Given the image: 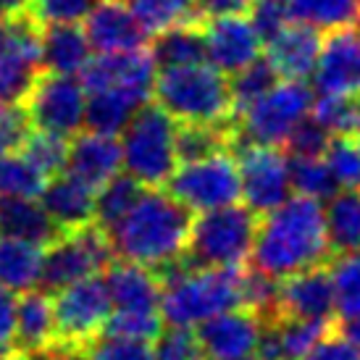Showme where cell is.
Wrapping results in <instances>:
<instances>
[{"label":"cell","mask_w":360,"mask_h":360,"mask_svg":"<svg viewBox=\"0 0 360 360\" xmlns=\"http://www.w3.org/2000/svg\"><path fill=\"white\" fill-rule=\"evenodd\" d=\"M30 360H77V352H69V350H60V347H51V350L40 352V355H34Z\"/></svg>","instance_id":"53"},{"label":"cell","mask_w":360,"mask_h":360,"mask_svg":"<svg viewBox=\"0 0 360 360\" xmlns=\"http://www.w3.org/2000/svg\"><path fill=\"white\" fill-rule=\"evenodd\" d=\"M155 60L150 51H127V53H98L79 71V82L84 92L95 90H121L129 92L140 101L153 98V82H155Z\"/></svg>","instance_id":"13"},{"label":"cell","mask_w":360,"mask_h":360,"mask_svg":"<svg viewBox=\"0 0 360 360\" xmlns=\"http://www.w3.org/2000/svg\"><path fill=\"white\" fill-rule=\"evenodd\" d=\"M32 134V121L21 103L0 105V153H19Z\"/></svg>","instance_id":"46"},{"label":"cell","mask_w":360,"mask_h":360,"mask_svg":"<svg viewBox=\"0 0 360 360\" xmlns=\"http://www.w3.org/2000/svg\"><path fill=\"white\" fill-rule=\"evenodd\" d=\"M37 200L58 231L95 224V190L77 176H71L69 171H60L45 181Z\"/></svg>","instance_id":"19"},{"label":"cell","mask_w":360,"mask_h":360,"mask_svg":"<svg viewBox=\"0 0 360 360\" xmlns=\"http://www.w3.org/2000/svg\"><path fill=\"white\" fill-rule=\"evenodd\" d=\"M148 51H150L153 60H155V69H171V66L205 60L200 19L174 24L169 30L158 32Z\"/></svg>","instance_id":"28"},{"label":"cell","mask_w":360,"mask_h":360,"mask_svg":"<svg viewBox=\"0 0 360 360\" xmlns=\"http://www.w3.org/2000/svg\"><path fill=\"white\" fill-rule=\"evenodd\" d=\"M331 137H334V134H329V131L323 129L313 116H308V119H302L300 124L292 129V134L287 137V142H284L281 148H284L287 155H297V158H321Z\"/></svg>","instance_id":"45"},{"label":"cell","mask_w":360,"mask_h":360,"mask_svg":"<svg viewBox=\"0 0 360 360\" xmlns=\"http://www.w3.org/2000/svg\"><path fill=\"white\" fill-rule=\"evenodd\" d=\"M192 210L160 187H145L137 202L105 234L119 260L140 263L155 274L184 260Z\"/></svg>","instance_id":"2"},{"label":"cell","mask_w":360,"mask_h":360,"mask_svg":"<svg viewBox=\"0 0 360 360\" xmlns=\"http://www.w3.org/2000/svg\"><path fill=\"white\" fill-rule=\"evenodd\" d=\"M276 82H279V74L271 69V63L263 56L255 58L252 63H248L237 74H231L229 87H231V101H234V116L240 110L248 108L250 103L258 101L260 95H266Z\"/></svg>","instance_id":"36"},{"label":"cell","mask_w":360,"mask_h":360,"mask_svg":"<svg viewBox=\"0 0 360 360\" xmlns=\"http://www.w3.org/2000/svg\"><path fill=\"white\" fill-rule=\"evenodd\" d=\"M145 190L140 181L131 179L129 174H116L105 184L95 190V224L103 231H108L127 210L137 202L140 192Z\"/></svg>","instance_id":"33"},{"label":"cell","mask_w":360,"mask_h":360,"mask_svg":"<svg viewBox=\"0 0 360 360\" xmlns=\"http://www.w3.org/2000/svg\"><path fill=\"white\" fill-rule=\"evenodd\" d=\"M334 321V287L326 266L284 276L276 292V319Z\"/></svg>","instance_id":"18"},{"label":"cell","mask_w":360,"mask_h":360,"mask_svg":"<svg viewBox=\"0 0 360 360\" xmlns=\"http://www.w3.org/2000/svg\"><path fill=\"white\" fill-rule=\"evenodd\" d=\"M0 234L48 245L58 229L37 198H0Z\"/></svg>","instance_id":"27"},{"label":"cell","mask_w":360,"mask_h":360,"mask_svg":"<svg viewBox=\"0 0 360 360\" xmlns=\"http://www.w3.org/2000/svg\"><path fill=\"white\" fill-rule=\"evenodd\" d=\"M334 287V316L358 319L360 316V250L340 252L329 266Z\"/></svg>","instance_id":"32"},{"label":"cell","mask_w":360,"mask_h":360,"mask_svg":"<svg viewBox=\"0 0 360 360\" xmlns=\"http://www.w3.org/2000/svg\"><path fill=\"white\" fill-rule=\"evenodd\" d=\"M21 155L30 160L34 169L40 171L45 179H51L56 174L66 169V155H69V140L51 134V131L32 129L27 142L21 145Z\"/></svg>","instance_id":"37"},{"label":"cell","mask_w":360,"mask_h":360,"mask_svg":"<svg viewBox=\"0 0 360 360\" xmlns=\"http://www.w3.org/2000/svg\"><path fill=\"white\" fill-rule=\"evenodd\" d=\"M160 331H163V319L158 310H110L103 334L153 342Z\"/></svg>","instance_id":"41"},{"label":"cell","mask_w":360,"mask_h":360,"mask_svg":"<svg viewBox=\"0 0 360 360\" xmlns=\"http://www.w3.org/2000/svg\"><path fill=\"white\" fill-rule=\"evenodd\" d=\"M0 360H30V358L16 350H8V352H0Z\"/></svg>","instance_id":"55"},{"label":"cell","mask_w":360,"mask_h":360,"mask_svg":"<svg viewBox=\"0 0 360 360\" xmlns=\"http://www.w3.org/2000/svg\"><path fill=\"white\" fill-rule=\"evenodd\" d=\"M234 148V121L231 124H176V158L179 163L205 158L210 153Z\"/></svg>","instance_id":"31"},{"label":"cell","mask_w":360,"mask_h":360,"mask_svg":"<svg viewBox=\"0 0 360 360\" xmlns=\"http://www.w3.org/2000/svg\"><path fill=\"white\" fill-rule=\"evenodd\" d=\"M45 181L21 153H0V198H37Z\"/></svg>","instance_id":"35"},{"label":"cell","mask_w":360,"mask_h":360,"mask_svg":"<svg viewBox=\"0 0 360 360\" xmlns=\"http://www.w3.org/2000/svg\"><path fill=\"white\" fill-rule=\"evenodd\" d=\"M292 21H302L319 32L360 24V0H287Z\"/></svg>","instance_id":"30"},{"label":"cell","mask_w":360,"mask_h":360,"mask_svg":"<svg viewBox=\"0 0 360 360\" xmlns=\"http://www.w3.org/2000/svg\"><path fill=\"white\" fill-rule=\"evenodd\" d=\"M166 187L171 198H176L192 213L226 208L242 200L237 158L229 150L176 163Z\"/></svg>","instance_id":"8"},{"label":"cell","mask_w":360,"mask_h":360,"mask_svg":"<svg viewBox=\"0 0 360 360\" xmlns=\"http://www.w3.org/2000/svg\"><path fill=\"white\" fill-rule=\"evenodd\" d=\"M6 37H8V19L0 16V53L6 51Z\"/></svg>","instance_id":"54"},{"label":"cell","mask_w":360,"mask_h":360,"mask_svg":"<svg viewBox=\"0 0 360 360\" xmlns=\"http://www.w3.org/2000/svg\"><path fill=\"white\" fill-rule=\"evenodd\" d=\"M310 116L329 134H352L360 119V101L345 95H319L313 98Z\"/></svg>","instance_id":"39"},{"label":"cell","mask_w":360,"mask_h":360,"mask_svg":"<svg viewBox=\"0 0 360 360\" xmlns=\"http://www.w3.org/2000/svg\"><path fill=\"white\" fill-rule=\"evenodd\" d=\"M252 0H195V13L198 19H213V16H234V13H248Z\"/></svg>","instance_id":"50"},{"label":"cell","mask_w":360,"mask_h":360,"mask_svg":"<svg viewBox=\"0 0 360 360\" xmlns=\"http://www.w3.org/2000/svg\"><path fill=\"white\" fill-rule=\"evenodd\" d=\"M103 279L110 295V310H158L163 281L153 269L116 258L103 271Z\"/></svg>","instance_id":"23"},{"label":"cell","mask_w":360,"mask_h":360,"mask_svg":"<svg viewBox=\"0 0 360 360\" xmlns=\"http://www.w3.org/2000/svg\"><path fill=\"white\" fill-rule=\"evenodd\" d=\"M240 274L242 266H190L187 260L160 271L163 290L158 310L163 323L198 329L202 321L240 308Z\"/></svg>","instance_id":"3"},{"label":"cell","mask_w":360,"mask_h":360,"mask_svg":"<svg viewBox=\"0 0 360 360\" xmlns=\"http://www.w3.org/2000/svg\"><path fill=\"white\" fill-rule=\"evenodd\" d=\"M71 176L90 184L98 190L101 184L116 176L121 171V148L119 140L110 134L98 131H77L69 137V155H66V169Z\"/></svg>","instance_id":"21"},{"label":"cell","mask_w":360,"mask_h":360,"mask_svg":"<svg viewBox=\"0 0 360 360\" xmlns=\"http://www.w3.org/2000/svg\"><path fill=\"white\" fill-rule=\"evenodd\" d=\"M56 345V316H53L51 292L27 290L16 297V326H13V350L34 358Z\"/></svg>","instance_id":"22"},{"label":"cell","mask_w":360,"mask_h":360,"mask_svg":"<svg viewBox=\"0 0 360 360\" xmlns=\"http://www.w3.org/2000/svg\"><path fill=\"white\" fill-rule=\"evenodd\" d=\"M313 90L305 79H279L266 95L234 116V142L284 145L292 129L310 116Z\"/></svg>","instance_id":"7"},{"label":"cell","mask_w":360,"mask_h":360,"mask_svg":"<svg viewBox=\"0 0 360 360\" xmlns=\"http://www.w3.org/2000/svg\"><path fill=\"white\" fill-rule=\"evenodd\" d=\"M200 30L205 60L224 71L226 77L237 74L248 63L263 56V37L252 27L248 13L200 19Z\"/></svg>","instance_id":"15"},{"label":"cell","mask_w":360,"mask_h":360,"mask_svg":"<svg viewBox=\"0 0 360 360\" xmlns=\"http://www.w3.org/2000/svg\"><path fill=\"white\" fill-rule=\"evenodd\" d=\"M82 30L92 51L127 53L148 48V32L124 0H98L84 16Z\"/></svg>","instance_id":"17"},{"label":"cell","mask_w":360,"mask_h":360,"mask_svg":"<svg viewBox=\"0 0 360 360\" xmlns=\"http://www.w3.org/2000/svg\"><path fill=\"white\" fill-rule=\"evenodd\" d=\"M248 19L252 21V27L258 30V34L266 42L279 30H284L292 21V16L287 0H252L250 11H248Z\"/></svg>","instance_id":"47"},{"label":"cell","mask_w":360,"mask_h":360,"mask_svg":"<svg viewBox=\"0 0 360 360\" xmlns=\"http://www.w3.org/2000/svg\"><path fill=\"white\" fill-rule=\"evenodd\" d=\"M56 316V345L60 350L79 352L90 340L103 334L110 316V295L103 274L66 284L51 292Z\"/></svg>","instance_id":"10"},{"label":"cell","mask_w":360,"mask_h":360,"mask_svg":"<svg viewBox=\"0 0 360 360\" xmlns=\"http://www.w3.org/2000/svg\"><path fill=\"white\" fill-rule=\"evenodd\" d=\"M121 169L142 187H163L176 169V121L155 101L134 110L121 129Z\"/></svg>","instance_id":"5"},{"label":"cell","mask_w":360,"mask_h":360,"mask_svg":"<svg viewBox=\"0 0 360 360\" xmlns=\"http://www.w3.org/2000/svg\"><path fill=\"white\" fill-rule=\"evenodd\" d=\"M319 95H345L360 101V24L326 32L313 66Z\"/></svg>","instance_id":"14"},{"label":"cell","mask_w":360,"mask_h":360,"mask_svg":"<svg viewBox=\"0 0 360 360\" xmlns=\"http://www.w3.org/2000/svg\"><path fill=\"white\" fill-rule=\"evenodd\" d=\"M153 101L176 124H231L229 77L208 60L158 69L153 82Z\"/></svg>","instance_id":"4"},{"label":"cell","mask_w":360,"mask_h":360,"mask_svg":"<svg viewBox=\"0 0 360 360\" xmlns=\"http://www.w3.org/2000/svg\"><path fill=\"white\" fill-rule=\"evenodd\" d=\"M30 11V0H0V16L3 19H13L19 13Z\"/></svg>","instance_id":"52"},{"label":"cell","mask_w":360,"mask_h":360,"mask_svg":"<svg viewBox=\"0 0 360 360\" xmlns=\"http://www.w3.org/2000/svg\"><path fill=\"white\" fill-rule=\"evenodd\" d=\"M334 329L340 331L342 337L360 352V316L358 319H342L340 323H334Z\"/></svg>","instance_id":"51"},{"label":"cell","mask_w":360,"mask_h":360,"mask_svg":"<svg viewBox=\"0 0 360 360\" xmlns=\"http://www.w3.org/2000/svg\"><path fill=\"white\" fill-rule=\"evenodd\" d=\"M145 105V101L134 98L129 92L121 90H95L87 92V105H84V127L98 134L116 137L121 129L129 124L134 110Z\"/></svg>","instance_id":"29"},{"label":"cell","mask_w":360,"mask_h":360,"mask_svg":"<svg viewBox=\"0 0 360 360\" xmlns=\"http://www.w3.org/2000/svg\"><path fill=\"white\" fill-rule=\"evenodd\" d=\"M263 319L248 308L224 310L195 329L205 360H248L258 355Z\"/></svg>","instance_id":"16"},{"label":"cell","mask_w":360,"mask_h":360,"mask_svg":"<svg viewBox=\"0 0 360 360\" xmlns=\"http://www.w3.org/2000/svg\"><path fill=\"white\" fill-rule=\"evenodd\" d=\"M77 360H153V342L98 334L77 352Z\"/></svg>","instance_id":"42"},{"label":"cell","mask_w":360,"mask_h":360,"mask_svg":"<svg viewBox=\"0 0 360 360\" xmlns=\"http://www.w3.org/2000/svg\"><path fill=\"white\" fill-rule=\"evenodd\" d=\"M331 258L321 200L295 195L258 219L250 260L252 269L269 274L271 279L326 266Z\"/></svg>","instance_id":"1"},{"label":"cell","mask_w":360,"mask_h":360,"mask_svg":"<svg viewBox=\"0 0 360 360\" xmlns=\"http://www.w3.org/2000/svg\"><path fill=\"white\" fill-rule=\"evenodd\" d=\"M350 137L355 140V145H358V150H360V119H358V124H355V129H352Z\"/></svg>","instance_id":"56"},{"label":"cell","mask_w":360,"mask_h":360,"mask_svg":"<svg viewBox=\"0 0 360 360\" xmlns=\"http://www.w3.org/2000/svg\"><path fill=\"white\" fill-rule=\"evenodd\" d=\"M148 34L169 30L174 24L198 19L195 0H124Z\"/></svg>","instance_id":"34"},{"label":"cell","mask_w":360,"mask_h":360,"mask_svg":"<svg viewBox=\"0 0 360 360\" xmlns=\"http://www.w3.org/2000/svg\"><path fill=\"white\" fill-rule=\"evenodd\" d=\"M98 0H30V13L37 24H79Z\"/></svg>","instance_id":"44"},{"label":"cell","mask_w":360,"mask_h":360,"mask_svg":"<svg viewBox=\"0 0 360 360\" xmlns=\"http://www.w3.org/2000/svg\"><path fill=\"white\" fill-rule=\"evenodd\" d=\"M45 245L0 234V287L21 295L40 287Z\"/></svg>","instance_id":"25"},{"label":"cell","mask_w":360,"mask_h":360,"mask_svg":"<svg viewBox=\"0 0 360 360\" xmlns=\"http://www.w3.org/2000/svg\"><path fill=\"white\" fill-rule=\"evenodd\" d=\"M21 105L32 121V129L51 131L58 137H74L84 127L87 92L74 74L37 71Z\"/></svg>","instance_id":"11"},{"label":"cell","mask_w":360,"mask_h":360,"mask_svg":"<svg viewBox=\"0 0 360 360\" xmlns=\"http://www.w3.org/2000/svg\"><path fill=\"white\" fill-rule=\"evenodd\" d=\"M321 40L323 37L319 30L302 21H290L284 30L263 42L266 45L263 58L279 74V79H305L313 74V66L319 60Z\"/></svg>","instance_id":"20"},{"label":"cell","mask_w":360,"mask_h":360,"mask_svg":"<svg viewBox=\"0 0 360 360\" xmlns=\"http://www.w3.org/2000/svg\"><path fill=\"white\" fill-rule=\"evenodd\" d=\"M13 326H16V295L0 287V352L13 350Z\"/></svg>","instance_id":"49"},{"label":"cell","mask_w":360,"mask_h":360,"mask_svg":"<svg viewBox=\"0 0 360 360\" xmlns=\"http://www.w3.org/2000/svg\"><path fill=\"white\" fill-rule=\"evenodd\" d=\"M287 158H290V184L297 195L326 200L340 190L331 179L323 158H297V155H287Z\"/></svg>","instance_id":"38"},{"label":"cell","mask_w":360,"mask_h":360,"mask_svg":"<svg viewBox=\"0 0 360 360\" xmlns=\"http://www.w3.org/2000/svg\"><path fill=\"white\" fill-rule=\"evenodd\" d=\"M153 360H205L192 329L171 326L153 340Z\"/></svg>","instance_id":"43"},{"label":"cell","mask_w":360,"mask_h":360,"mask_svg":"<svg viewBox=\"0 0 360 360\" xmlns=\"http://www.w3.org/2000/svg\"><path fill=\"white\" fill-rule=\"evenodd\" d=\"M258 216L248 205L205 210L192 216L184 260L190 266H231L240 269L250 260Z\"/></svg>","instance_id":"6"},{"label":"cell","mask_w":360,"mask_h":360,"mask_svg":"<svg viewBox=\"0 0 360 360\" xmlns=\"http://www.w3.org/2000/svg\"><path fill=\"white\" fill-rule=\"evenodd\" d=\"M90 42L79 24H45L40 37L42 71L53 74H79L90 60Z\"/></svg>","instance_id":"24"},{"label":"cell","mask_w":360,"mask_h":360,"mask_svg":"<svg viewBox=\"0 0 360 360\" xmlns=\"http://www.w3.org/2000/svg\"><path fill=\"white\" fill-rule=\"evenodd\" d=\"M116 260L108 234L98 224H87L79 229L58 231L45 245L40 290L56 292L66 284L103 274Z\"/></svg>","instance_id":"9"},{"label":"cell","mask_w":360,"mask_h":360,"mask_svg":"<svg viewBox=\"0 0 360 360\" xmlns=\"http://www.w3.org/2000/svg\"><path fill=\"white\" fill-rule=\"evenodd\" d=\"M237 171H240V192L245 205L263 216L290 198V158L279 145L260 142H234Z\"/></svg>","instance_id":"12"},{"label":"cell","mask_w":360,"mask_h":360,"mask_svg":"<svg viewBox=\"0 0 360 360\" xmlns=\"http://www.w3.org/2000/svg\"><path fill=\"white\" fill-rule=\"evenodd\" d=\"M300 360H360V352L331 326Z\"/></svg>","instance_id":"48"},{"label":"cell","mask_w":360,"mask_h":360,"mask_svg":"<svg viewBox=\"0 0 360 360\" xmlns=\"http://www.w3.org/2000/svg\"><path fill=\"white\" fill-rule=\"evenodd\" d=\"M248 360H260V358H258V355H252V358H248Z\"/></svg>","instance_id":"57"},{"label":"cell","mask_w":360,"mask_h":360,"mask_svg":"<svg viewBox=\"0 0 360 360\" xmlns=\"http://www.w3.org/2000/svg\"><path fill=\"white\" fill-rule=\"evenodd\" d=\"M326 200L323 224L331 255L360 250V187H342Z\"/></svg>","instance_id":"26"},{"label":"cell","mask_w":360,"mask_h":360,"mask_svg":"<svg viewBox=\"0 0 360 360\" xmlns=\"http://www.w3.org/2000/svg\"><path fill=\"white\" fill-rule=\"evenodd\" d=\"M321 158L340 190L342 187H360V150L350 134H334Z\"/></svg>","instance_id":"40"}]
</instances>
